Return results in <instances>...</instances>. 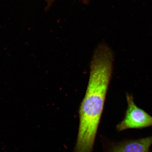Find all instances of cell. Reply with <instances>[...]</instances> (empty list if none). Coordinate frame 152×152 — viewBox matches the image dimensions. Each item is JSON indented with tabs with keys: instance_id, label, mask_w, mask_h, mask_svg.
I'll return each mask as SVG.
<instances>
[{
	"instance_id": "cell-2",
	"label": "cell",
	"mask_w": 152,
	"mask_h": 152,
	"mask_svg": "<svg viewBox=\"0 0 152 152\" xmlns=\"http://www.w3.org/2000/svg\"><path fill=\"white\" fill-rule=\"evenodd\" d=\"M126 99V111L123 121L116 126L117 130L121 132L128 129L152 127V116L137 106L132 95L127 93Z\"/></svg>"
},
{
	"instance_id": "cell-1",
	"label": "cell",
	"mask_w": 152,
	"mask_h": 152,
	"mask_svg": "<svg viewBox=\"0 0 152 152\" xmlns=\"http://www.w3.org/2000/svg\"><path fill=\"white\" fill-rule=\"evenodd\" d=\"M114 55L104 42L93 54L90 77L79 110L78 134L75 152H92L113 69Z\"/></svg>"
},
{
	"instance_id": "cell-3",
	"label": "cell",
	"mask_w": 152,
	"mask_h": 152,
	"mask_svg": "<svg viewBox=\"0 0 152 152\" xmlns=\"http://www.w3.org/2000/svg\"><path fill=\"white\" fill-rule=\"evenodd\" d=\"M152 144V136H151L113 144L108 152H149Z\"/></svg>"
},
{
	"instance_id": "cell-4",
	"label": "cell",
	"mask_w": 152,
	"mask_h": 152,
	"mask_svg": "<svg viewBox=\"0 0 152 152\" xmlns=\"http://www.w3.org/2000/svg\"><path fill=\"white\" fill-rule=\"evenodd\" d=\"M49 3H52L56 0H46ZM85 4H88L90 3V0H79Z\"/></svg>"
}]
</instances>
